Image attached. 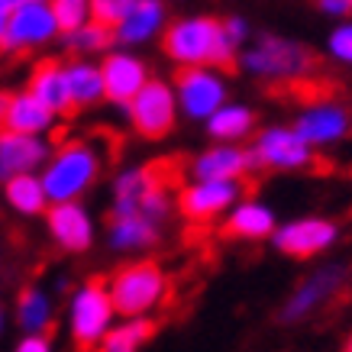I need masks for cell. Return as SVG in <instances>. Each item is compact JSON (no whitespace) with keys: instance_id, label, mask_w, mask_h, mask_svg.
Returning <instances> with one entry per match:
<instances>
[{"instance_id":"cell-35","label":"cell","mask_w":352,"mask_h":352,"mask_svg":"<svg viewBox=\"0 0 352 352\" xmlns=\"http://www.w3.org/2000/svg\"><path fill=\"white\" fill-rule=\"evenodd\" d=\"M10 10H13V0H0V45H3V36H7V23H10Z\"/></svg>"},{"instance_id":"cell-30","label":"cell","mask_w":352,"mask_h":352,"mask_svg":"<svg viewBox=\"0 0 352 352\" xmlns=\"http://www.w3.org/2000/svg\"><path fill=\"white\" fill-rule=\"evenodd\" d=\"M133 3H136V0H94V3H91V20L100 23V26H107V30H117L120 23L129 16Z\"/></svg>"},{"instance_id":"cell-23","label":"cell","mask_w":352,"mask_h":352,"mask_svg":"<svg viewBox=\"0 0 352 352\" xmlns=\"http://www.w3.org/2000/svg\"><path fill=\"white\" fill-rule=\"evenodd\" d=\"M16 323L23 336H49L55 323V300L39 285H30L16 294Z\"/></svg>"},{"instance_id":"cell-17","label":"cell","mask_w":352,"mask_h":352,"mask_svg":"<svg viewBox=\"0 0 352 352\" xmlns=\"http://www.w3.org/2000/svg\"><path fill=\"white\" fill-rule=\"evenodd\" d=\"M49 159H52V146L43 136L0 133V182H10L20 175H43Z\"/></svg>"},{"instance_id":"cell-1","label":"cell","mask_w":352,"mask_h":352,"mask_svg":"<svg viewBox=\"0 0 352 352\" xmlns=\"http://www.w3.org/2000/svg\"><path fill=\"white\" fill-rule=\"evenodd\" d=\"M171 210L175 197H171V171L165 168V162L129 165L113 178L110 220H136L165 233Z\"/></svg>"},{"instance_id":"cell-3","label":"cell","mask_w":352,"mask_h":352,"mask_svg":"<svg viewBox=\"0 0 352 352\" xmlns=\"http://www.w3.org/2000/svg\"><path fill=\"white\" fill-rule=\"evenodd\" d=\"M236 65L245 75L268 81V85H288L300 87L314 81L317 75V55L314 49L288 36H275V32H262L252 36V43L245 45Z\"/></svg>"},{"instance_id":"cell-19","label":"cell","mask_w":352,"mask_h":352,"mask_svg":"<svg viewBox=\"0 0 352 352\" xmlns=\"http://www.w3.org/2000/svg\"><path fill=\"white\" fill-rule=\"evenodd\" d=\"M100 72H104V91H107V100L120 104V107H129L133 97L152 81L146 62H142L139 55L126 52V49H123V52L104 55Z\"/></svg>"},{"instance_id":"cell-36","label":"cell","mask_w":352,"mask_h":352,"mask_svg":"<svg viewBox=\"0 0 352 352\" xmlns=\"http://www.w3.org/2000/svg\"><path fill=\"white\" fill-rule=\"evenodd\" d=\"M340 352H352V333H349V336H346V342H342V346H340Z\"/></svg>"},{"instance_id":"cell-29","label":"cell","mask_w":352,"mask_h":352,"mask_svg":"<svg viewBox=\"0 0 352 352\" xmlns=\"http://www.w3.org/2000/svg\"><path fill=\"white\" fill-rule=\"evenodd\" d=\"M52 16L58 36H72L91 23V3L87 0H52Z\"/></svg>"},{"instance_id":"cell-16","label":"cell","mask_w":352,"mask_h":352,"mask_svg":"<svg viewBox=\"0 0 352 352\" xmlns=\"http://www.w3.org/2000/svg\"><path fill=\"white\" fill-rule=\"evenodd\" d=\"M45 226H49V236L55 239V245L65 252L78 256L94 245V217L87 214V207L81 201L52 204L45 214Z\"/></svg>"},{"instance_id":"cell-24","label":"cell","mask_w":352,"mask_h":352,"mask_svg":"<svg viewBox=\"0 0 352 352\" xmlns=\"http://www.w3.org/2000/svg\"><path fill=\"white\" fill-rule=\"evenodd\" d=\"M65 78H68V91H72L75 110H87L100 104V100H107L100 65L85 62V58H68L65 62Z\"/></svg>"},{"instance_id":"cell-15","label":"cell","mask_w":352,"mask_h":352,"mask_svg":"<svg viewBox=\"0 0 352 352\" xmlns=\"http://www.w3.org/2000/svg\"><path fill=\"white\" fill-rule=\"evenodd\" d=\"M256 171L252 165V155L243 146H223V142H214L210 149L197 152L188 165V175L191 182H239L243 184L249 175Z\"/></svg>"},{"instance_id":"cell-31","label":"cell","mask_w":352,"mask_h":352,"mask_svg":"<svg viewBox=\"0 0 352 352\" xmlns=\"http://www.w3.org/2000/svg\"><path fill=\"white\" fill-rule=\"evenodd\" d=\"M327 52L336 65H352V20L336 23L327 36Z\"/></svg>"},{"instance_id":"cell-26","label":"cell","mask_w":352,"mask_h":352,"mask_svg":"<svg viewBox=\"0 0 352 352\" xmlns=\"http://www.w3.org/2000/svg\"><path fill=\"white\" fill-rule=\"evenodd\" d=\"M3 201L10 204L20 217H45L49 214V197H45L43 178L39 175H20L3 182Z\"/></svg>"},{"instance_id":"cell-22","label":"cell","mask_w":352,"mask_h":352,"mask_svg":"<svg viewBox=\"0 0 352 352\" xmlns=\"http://www.w3.org/2000/svg\"><path fill=\"white\" fill-rule=\"evenodd\" d=\"M168 26V13H165V3L159 0H136L133 10L117 30H113V39L120 45H142L162 36Z\"/></svg>"},{"instance_id":"cell-7","label":"cell","mask_w":352,"mask_h":352,"mask_svg":"<svg viewBox=\"0 0 352 352\" xmlns=\"http://www.w3.org/2000/svg\"><path fill=\"white\" fill-rule=\"evenodd\" d=\"M349 278H352V272L342 262H330V265H323V268H314L298 288L288 294V300L281 304L278 320L285 323V327L310 320L314 314H320L323 307H330L333 300L340 298L342 291H346V285H349Z\"/></svg>"},{"instance_id":"cell-32","label":"cell","mask_w":352,"mask_h":352,"mask_svg":"<svg viewBox=\"0 0 352 352\" xmlns=\"http://www.w3.org/2000/svg\"><path fill=\"white\" fill-rule=\"evenodd\" d=\"M223 32L239 52L252 43V30H249V20H245V16H223Z\"/></svg>"},{"instance_id":"cell-21","label":"cell","mask_w":352,"mask_h":352,"mask_svg":"<svg viewBox=\"0 0 352 352\" xmlns=\"http://www.w3.org/2000/svg\"><path fill=\"white\" fill-rule=\"evenodd\" d=\"M278 230V217L268 204L256 197H243L223 220V233L245 243H258V239H272Z\"/></svg>"},{"instance_id":"cell-28","label":"cell","mask_w":352,"mask_h":352,"mask_svg":"<svg viewBox=\"0 0 352 352\" xmlns=\"http://www.w3.org/2000/svg\"><path fill=\"white\" fill-rule=\"evenodd\" d=\"M152 333H155L152 320H120L107 333V340L100 342L97 352H139L152 340Z\"/></svg>"},{"instance_id":"cell-10","label":"cell","mask_w":352,"mask_h":352,"mask_svg":"<svg viewBox=\"0 0 352 352\" xmlns=\"http://www.w3.org/2000/svg\"><path fill=\"white\" fill-rule=\"evenodd\" d=\"M178 97H175V85L162 81V78H152L149 85L142 87L133 104L126 107L129 126L136 129L142 139H162L175 129V120H178Z\"/></svg>"},{"instance_id":"cell-8","label":"cell","mask_w":352,"mask_h":352,"mask_svg":"<svg viewBox=\"0 0 352 352\" xmlns=\"http://www.w3.org/2000/svg\"><path fill=\"white\" fill-rule=\"evenodd\" d=\"M230 85L220 68H178L175 75V97H178V110L188 120H207L214 117L220 107L230 100Z\"/></svg>"},{"instance_id":"cell-33","label":"cell","mask_w":352,"mask_h":352,"mask_svg":"<svg viewBox=\"0 0 352 352\" xmlns=\"http://www.w3.org/2000/svg\"><path fill=\"white\" fill-rule=\"evenodd\" d=\"M317 10L327 13V16H340V23L352 20V0H320Z\"/></svg>"},{"instance_id":"cell-11","label":"cell","mask_w":352,"mask_h":352,"mask_svg":"<svg viewBox=\"0 0 352 352\" xmlns=\"http://www.w3.org/2000/svg\"><path fill=\"white\" fill-rule=\"evenodd\" d=\"M291 126H294V133L307 142L310 149L317 152L323 146H336V142H342V139L349 136L352 117L336 97L320 94V97H314V100H307V104H300L298 117H294Z\"/></svg>"},{"instance_id":"cell-25","label":"cell","mask_w":352,"mask_h":352,"mask_svg":"<svg viewBox=\"0 0 352 352\" xmlns=\"http://www.w3.org/2000/svg\"><path fill=\"white\" fill-rule=\"evenodd\" d=\"M207 133H210V139L223 142V146H239L243 139L256 133V113L245 104H226L207 120Z\"/></svg>"},{"instance_id":"cell-2","label":"cell","mask_w":352,"mask_h":352,"mask_svg":"<svg viewBox=\"0 0 352 352\" xmlns=\"http://www.w3.org/2000/svg\"><path fill=\"white\" fill-rule=\"evenodd\" d=\"M162 49L178 68H226L239 58L236 49L223 32V20L217 16H178L162 32Z\"/></svg>"},{"instance_id":"cell-20","label":"cell","mask_w":352,"mask_h":352,"mask_svg":"<svg viewBox=\"0 0 352 352\" xmlns=\"http://www.w3.org/2000/svg\"><path fill=\"white\" fill-rule=\"evenodd\" d=\"M26 91H30L45 110H52V117H68V113H75L72 91H68V78H65V65L55 62V58H45V62L32 65Z\"/></svg>"},{"instance_id":"cell-12","label":"cell","mask_w":352,"mask_h":352,"mask_svg":"<svg viewBox=\"0 0 352 352\" xmlns=\"http://www.w3.org/2000/svg\"><path fill=\"white\" fill-rule=\"evenodd\" d=\"M55 36H58V26H55L52 16V3H45V0H13L10 23H7V36H3L0 52H32L39 45L52 43Z\"/></svg>"},{"instance_id":"cell-5","label":"cell","mask_w":352,"mask_h":352,"mask_svg":"<svg viewBox=\"0 0 352 352\" xmlns=\"http://www.w3.org/2000/svg\"><path fill=\"white\" fill-rule=\"evenodd\" d=\"M113 310L123 320H149L155 310H162L171 298V278L159 262H126L117 268L107 281Z\"/></svg>"},{"instance_id":"cell-37","label":"cell","mask_w":352,"mask_h":352,"mask_svg":"<svg viewBox=\"0 0 352 352\" xmlns=\"http://www.w3.org/2000/svg\"><path fill=\"white\" fill-rule=\"evenodd\" d=\"M3 327H7V314H3V304H0V333H3Z\"/></svg>"},{"instance_id":"cell-34","label":"cell","mask_w":352,"mask_h":352,"mask_svg":"<svg viewBox=\"0 0 352 352\" xmlns=\"http://www.w3.org/2000/svg\"><path fill=\"white\" fill-rule=\"evenodd\" d=\"M13 352H52V340L49 336H23Z\"/></svg>"},{"instance_id":"cell-6","label":"cell","mask_w":352,"mask_h":352,"mask_svg":"<svg viewBox=\"0 0 352 352\" xmlns=\"http://www.w3.org/2000/svg\"><path fill=\"white\" fill-rule=\"evenodd\" d=\"M117 310L110 300L107 281H85L72 291L68 300V333L81 352H94L100 349V342L107 340V333L117 327Z\"/></svg>"},{"instance_id":"cell-4","label":"cell","mask_w":352,"mask_h":352,"mask_svg":"<svg viewBox=\"0 0 352 352\" xmlns=\"http://www.w3.org/2000/svg\"><path fill=\"white\" fill-rule=\"evenodd\" d=\"M104 171V152L94 139H65L58 149H52V159L43 168V188L49 204H72L81 201L97 184Z\"/></svg>"},{"instance_id":"cell-13","label":"cell","mask_w":352,"mask_h":352,"mask_svg":"<svg viewBox=\"0 0 352 352\" xmlns=\"http://www.w3.org/2000/svg\"><path fill=\"white\" fill-rule=\"evenodd\" d=\"M245 184L239 182H188L178 188L175 207L191 223H214L217 217H226L243 201Z\"/></svg>"},{"instance_id":"cell-18","label":"cell","mask_w":352,"mask_h":352,"mask_svg":"<svg viewBox=\"0 0 352 352\" xmlns=\"http://www.w3.org/2000/svg\"><path fill=\"white\" fill-rule=\"evenodd\" d=\"M55 126L52 110H45L30 91H3L0 94V133L16 136H45Z\"/></svg>"},{"instance_id":"cell-27","label":"cell","mask_w":352,"mask_h":352,"mask_svg":"<svg viewBox=\"0 0 352 352\" xmlns=\"http://www.w3.org/2000/svg\"><path fill=\"white\" fill-rule=\"evenodd\" d=\"M62 43L72 52V58H87V55H100V52L110 55V45L117 43V39H113V30L91 20L87 26L72 32V36H62Z\"/></svg>"},{"instance_id":"cell-9","label":"cell","mask_w":352,"mask_h":352,"mask_svg":"<svg viewBox=\"0 0 352 352\" xmlns=\"http://www.w3.org/2000/svg\"><path fill=\"white\" fill-rule=\"evenodd\" d=\"M256 171H304L317 152L294 133V126H265L249 146Z\"/></svg>"},{"instance_id":"cell-14","label":"cell","mask_w":352,"mask_h":352,"mask_svg":"<svg viewBox=\"0 0 352 352\" xmlns=\"http://www.w3.org/2000/svg\"><path fill=\"white\" fill-rule=\"evenodd\" d=\"M336 243H340V226L327 217H298L288 223H278L275 236H272V245L278 252L294 258L323 256Z\"/></svg>"}]
</instances>
